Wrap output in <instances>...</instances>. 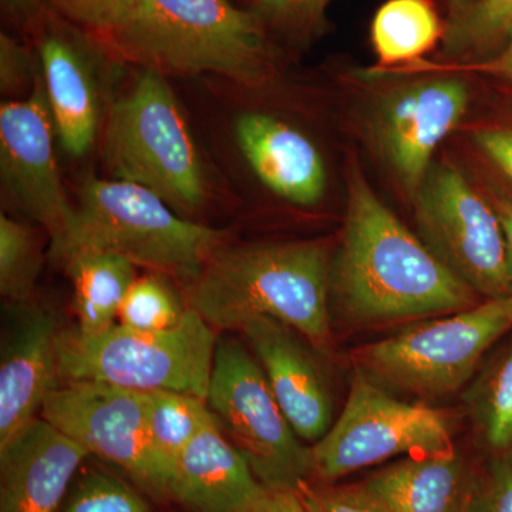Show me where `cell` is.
<instances>
[{
  "mask_svg": "<svg viewBox=\"0 0 512 512\" xmlns=\"http://www.w3.org/2000/svg\"><path fill=\"white\" fill-rule=\"evenodd\" d=\"M477 470L457 450L407 456L363 481L392 512H468Z\"/></svg>",
  "mask_w": 512,
  "mask_h": 512,
  "instance_id": "20",
  "label": "cell"
},
{
  "mask_svg": "<svg viewBox=\"0 0 512 512\" xmlns=\"http://www.w3.org/2000/svg\"><path fill=\"white\" fill-rule=\"evenodd\" d=\"M57 140L69 156L89 153L103 123L100 66L114 55L97 33L70 22L53 10L30 37Z\"/></svg>",
  "mask_w": 512,
  "mask_h": 512,
  "instance_id": "12",
  "label": "cell"
},
{
  "mask_svg": "<svg viewBox=\"0 0 512 512\" xmlns=\"http://www.w3.org/2000/svg\"><path fill=\"white\" fill-rule=\"evenodd\" d=\"M0 5L6 19L29 39L53 12L49 0H0Z\"/></svg>",
  "mask_w": 512,
  "mask_h": 512,
  "instance_id": "35",
  "label": "cell"
},
{
  "mask_svg": "<svg viewBox=\"0 0 512 512\" xmlns=\"http://www.w3.org/2000/svg\"><path fill=\"white\" fill-rule=\"evenodd\" d=\"M62 266L72 279L76 329L96 335L116 325L121 303L137 279V265L110 252H82Z\"/></svg>",
  "mask_w": 512,
  "mask_h": 512,
  "instance_id": "21",
  "label": "cell"
},
{
  "mask_svg": "<svg viewBox=\"0 0 512 512\" xmlns=\"http://www.w3.org/2000/svg\"><path fill=\"white\" fill-rule=\"evenodd\" d=\"M42 417L90 456L126 470L158 495H170L173 466L154 446L146 392L96 382H64L47 396Z\"/></svg>",
  "mask_w": 512,
  "mask_h": 512,
  "instance_id": "11",
  "label": "cell"
},
{
  "mask_svg": "<svg viewBox=\"0 0 512 512\" xmlns=\"http://www.w3.org/2000/svg\"><path fill=\"white\" fill-rule=\"evenodd\" d=\"M55 136L40 74L29 96L0 107V174L10 200L42 225L50 241L63 234L74 210L57 167Z\"/></svg>",
  "mask_w": 512,
  "mask_h": 512,
  "instance_id": "13",
  "label": "cell"
},
{
  "mask_svg": "<svg viewBox=\"0 0 512 512\" xmlns=\"http://www.w3.org/2000/svg\"><path fill=\"white\" fill-rule=\"evenodd\" d=\"M114 55L165 74H215L261 86L275 69L268 29L229 0H133L103 37Z\"/></svg>",
  "mask_w": 512,
  "mask_h": 512,
  "instance_id": "3",
  "label": "cell"
},
{
  "mask_svg": "<svg viewBox=\"0 0 512 512\" xmlns=\"http://www.w3.org/2000/svg\"><path fill=\"white\" fill-rule=\"evenodd\" d=\"M238 146L256 177L282 200L311 207L328 185L318 148L302 131L269 114L248 111L235 123Z\"/></svg>",
  "mask_w": 512,
  "mask_h": 512,
  "instance_id": "17",
  "label": "cell"
},
{
  "mask_svg": "<svg viewBox=\"0 0 512 512\" xmlns=\"http://www.w3.org/2000/svg\"><path fill=\"white\" fill-rule=\"evenodd\" d=\"M468 512H512V451L477 470Z\"/></svg>",
  "mask_w": 512,
  "mask_h": 512,
  "instance_id": "31",
  "label": "cell"
},
{
  "mask_svg": "<svg viewBox=\"0 0 512 512\" xmlns=\"http://www.w3.org/2000/svg\"><path fill=\"white\" fill-rule=\"evenodd\" d=\"M224 241V232L185 220L141 185L92 177L49 256L63 265L82 252H110L191 284Z\"/></svg>",
  "mask_w": 512,
  "mask_h": 512,
  "instance_id": "4",
  "label": "cell"
},
{
  "mask_svg": "<svg viewBox=\"0 0 512 512\" xmlns=\"http://www.w3.org/2000/svg\"><path fill=\"white\" fill-rule=\"evenodd\" d=\"M512 330V295L414 322L353 352L355 369L390 392L424 399L456 393L471 382L498 340Z\"/></svg>",
  "mask_w": 512,
  "mask_h": 512,
  "instance_id": "7",
  "label": "cell"
},
{
  "mask_svg": "<svg viewBox=\"0 0 512 512\" xmlns=\"http://www.w3.org/2000/svg\"><path fill=\"white\" fill-rule=\"evenodd\" d=\"M42 242L35 229L8 215L0 217V293L15 303L28 302L42 271Z\"/></svg>",
  "mask_w": 512,
  "mask_h": 512,
  "instance_id": "26",
  "label": "cell"
},
{
  "mask_svg": "<svg viewBox=\"0 0 512 512\" xmlns=\"http://www.w3.org/2000/svg\"><path fill=\"white\" fill-rule=\"evenodd\" d=\"M207 403L259 483L296 487L311 478V447L303 446L261 365L241 343L224 340L217 345Z\"/></svg>",
  "mask_w": 512,
  "mask_h": 512,
  "instance_id": "9",
  "label": "cell"
},
{
  "mask_svg": "<svg viewBox=\"0 0 512 512\" xmlns=\"http://www.w3.org/2000/svg\"><path fill=\"white\" fill-rule=\"evenodd\" d=\"M467 84L444 76L421 80L387 94L373 119L377 147L399 183L416 195L441 141L466 114Z\"/></svg>",
  "mask_w": 512,
  "mask_h": 512,
  "instance_id": "14",
  "label": "cell"
},
{
  "mask_svg": "<svg viewBox=\"0 0 512 512\" xmlns=\"http://www.w3.org/2000/svg\"><path fill=\"white\" fill-rule=\"evenodd\" d=\"M478 444L490 456L512 451V339L478 370L463 394Z\"/></svg>",
  "mask_w": 512,
  "mask_h": 512,
  "instance_id": "23",
  "label": "cell"
},
{
  "mask_svg": "<svg viewBox=\"0 0 512 512\" xmlns=\"http://www.w3.org/2000/svg\"><path fill=\"white\" fill-rule=\"evenodd\" d=\"M56 345L64 382L104 383L137 392L170 390L207 402L217 342L214 328L192 308L177 328L163 332L116 323L96 335L59 330Z\"/></svg>",
  "mask_w": 512,
  "mask_h": 512,
  "instance_id": "5",
  "label": "cell"
},
{
  "mask_svg": "<svg viewBox=\"0 0 512 512\" xmlns=\"http://www.w3.org/2000/svg\"><path fill=\"white\" fill-rule=\"evenodd\" d=\"M49 3L63 18L106 37L126 16L133 0H49Z\"/></svg>",
  "mask_w": 512,
  "mask_h": 512,
  "instance_id": "33",
  "label": "cell"
},
{
  "mask_svg": "<svg viewBox=\"0 0 512 512\" xmlns=\"http://www.w3.org/2000/svg\"><path fill=\"white\" fill-rule=\"evenodd\" d=\"M56 320L45 309L22 316L2 350L0 362V446L36 419L57 387Z\"/></svg>",
  "mask_w": 512,
  "mask_h": 512,
  "instance_id": "18",
  "label": "cell"
},
{
  "mask_svg": "<svg viewBox=\"0 0 512 512\" xmlns=\"http://www.w3.org/2000/svg\"><path fill=\"white\" fill-rule=\"evenodd\" d=\"M311 512H392L365 484H323L302 480L296 485Z\"/></svg>",
  "mask_w": 512,
  "mask_h": 512,
  "instance_id": "30",
  "label": "cell"
},
{
  "mask_svg": "<svg viewBox=\"0 0 512 512\" xmlns=\"http://www.w3.org/2000/svg\"><path fill=\"white\" fill-rule=\"evenodd\" d=\"M453 3V9L463 8V6L468 5V3L474 2V0H450Z\"/></svg>",
  "mask_w": 512,
  "mask_h": 512,
  "instance_id": "39",
  "label": "cell"
},
{
  "mask_svg": "<svg viewBox=\"0 0 512 512\" xmlns=\"http://www.w3.org/2000/svg\"><path fill=\"white\" fill-rule=\"evenodd\" d=\"M473 136L478 148L512 181V130L488 128Z\"/></svg>",
  "mask_w": 512,
  "mask_h": 512,
  "instance_id": "36",
  "label": "cell"
},
{
  "mask_svg": "<svg viewBox=\"0 0 512 512\" xmlns=\"http://www.w3.org/2000/svg\"><path fill=\"white\" fill-rule=\"evenodd\" d=\"M444 33L446 25L430 0H387L372 22L377 72L416 62L443 40Z\"/></svg>",
  "mask_w": 512,
  "mask_h": 512,
  "instance_id": "22",
  "label": "cell"
},
{
  "mask_svg": "<svg viewBox=\"0 0 512 512\" xmlns=\"http://www.w3.org/2000/svg\"><path fill=\"white\" fill-rule=\"evenodd\" d=\"M512 25V0H474L453 9L443 37L448 56L484 53L505 42Z\"/></svg>",
  "mask_w": 512,
  "mask_h": 512,
  "instance_id": "25",
  "label": "cell"
},
{
  "mask_svg": "<svg viewBox=\"0 0 512 512\" xmlns=\"http://www.w3.org/2000/svg\"><path fill=\"white\" fill-rule=\"evenodd\" d=\"M104 161L114 180L141 185L171 208L200 210L207 180L183 113L163 73L143 69L114 101L103 131Z\"/></svg>",
  "mask_w": 512,
  "mask_h": 512,
  "instance_id": "6",
  "label": "cell"
},
{
  "mask_svg": "<svg viewBox=\"0 0 512 512\" xmlns=\"http://www.w3.org/2000/svg\"><path fill=\"white\" fill-rule=\"evenodd\" d=\"M188 309L161 274L137 276L121 303L120 325L146 332H163L177 328Z\"/></svg>",
  "mask_w": 512,
  "mask_h": 512,
  "instance_id": "27",
  "label": "cell"
},
{
  "mask_svg": "<svg viewBox=\"0 0 512 512\" xmlns=\"http://www.w3.org/2000/svg\"><path fill=\"white\" fill-rule=\"evenodd\" d=\"M332 261L325 239L224 245L191 282L190 308L214 329L279 320L325 353L333 343Z\"/></svg>",
  "mask_w": 512,
  "mask_h": 512,
  "instance_id": "2",
  "label": "cell"
},
{
  "mask_svg": "<svg viewBox=\"0 0 512 512\" xmlns=\"http://www.w3.org/2000/svg\"><path fill=\"white\" fill-rule=\"evenodd\" d=\"M413 72L440 73H483L512 80V25L505 37V46L497 56L474 63L447 64V66H427L412 69Z\"/></svg>",
  "mask_w": 512,
  "mask_h": 512,
  "instance_id": "34",
  "label": "cell"
},
{
  "mask_svg": "<svg viewBox=\"0 0 512 512\" xmlns=\"http://www.w3.org/2000/svg\"><path fill=\"white\" fill-rule=\"evenodd\" d=\"M205 403L191 394L170 390L146 392L147 424L151 439L173 470L175 461L190 441L217 421Z\"/></svg>",
  "mask_w": 512,
  "mask_h": 512,
  "instance_id": "24",
  "label": "cell"
},
{
  "mask_svg": "<svg viewBox=\"0 0 512 512\" xmlns=\"http://www.w3.org/2000/svg\"><path fill=\"white\" fill-rule=\"evenodd\" d=\"M480 302L377 197L362 171L350 168L345 228L330 271L332 320L365 328L450 315Z\"/></svg>",
  "mask_w": 512,
  "mask_h": 512,
  "instance_id": "1",
  "label": "cell"
},
{
  "mask_svg": "<svg viewBox=\"0 0 512 512\" xmlns=\"http://www.w3.org/2000/svg\"><path fill=\"white\" fill-rule=\"evenodd\" d=\"M261 490L247 460L215 421L175 461L170 495L197 512H242Z\"/></svg>",
  "mask_w": 512,
  "mask_h": 512,
  "instance_id": "19",
  "label": "cell"
},
{
  "mask_svg": "<svg viewBox=\"0 0 512 512\" xmlns=\"http://www.w3.org/2000/svg\"><path fill=\"white\" fill-rule=\"evenodd\" d=\"M36 50L9 33H0V89L9 97L29 96L40 76Z\"/></svg>",
  "mask_w": 512,
  "mask_h": 512,
  "instance_id": "32",
  "label": "cell"
},
{
  "mask_svg": "<svg viewBox=\"0 0 512 512\" xmlns=\"http://www.w3.org/2000/svg\"><path fill=\"white\" fill-rule=\"evenodd\" d=\"M242 512H311L296 487H266Z\"/></svg>",
  "mask_w": 512,
  "mask_h": 512,
  "instance_id": "37",
  "label": "cell"
},
{
  "mask_svg": "<svg viewBox=\"0 0 512 512\" xmlns=\"http://www.w3.org/2000/svg\"><path fill=\"white\" fill-rule=\"evenodd\" d=\"M64 512H150L126 481L109 471L90 470L77 483Z\"/></svg>",
  "mask_w": 512,
  "mask_h": 512,
  "instance_id": "28",
  "label": "cell"
},
{
  "mask_svg": "<svg viewBox=\"0 0 512 512\" xmlns=\"http://www.w3.org/2000/svg\"><path fill=\"white\" fill-rule=\"evenodd\" d=\"M332 0H252V12L266 29L289 39H315L326 29V10Z\"/></svg>",
  "mask_w": 512,
  "mask_h": 512,
  "instance_id": "29",
  "label": "cell"
},
{
  "mask_svg": "<svg viewBox=\"0 0 512 512\" xmlns=\"http://www.w3.org/2000/svg\"><path fill=\"white\" fill-rule=\"evenodd\" d=\"M241 330L292 429L309 443L322 439L333 424L332 393L302 336L271 318L251 320Z\"/></svg>",
  "mask_w": 512,
  "mask_h": 512,
  "instance_id": "15",
  "label": "cell"
},
{
  "mask_svg": "<svg viewBox=\"0 0 512 512\" xmlns=\"http://www.w3.org/2000/svg\"><path fill=\"white\" fill-rule=\"evenodd\" d=\"M493 205L503 227L508 274L512 286V198H497Z\"/></svg>",
  "mask_w": 512,
  "mask_h": 512,
  "instance_id": "38",
  "label": "cell"
},
{
  "mask_svg": "<svg viewBox=\"0 0 512 512\" xmlns=\"http://www.w3.org/2000/svg\"><path fill=\"white\" fill-rule=\"evenodd\" d=\"M90 453L45 419L0 446V512H56Z\"/></svg>",
  "mask_w": 512,
  "mask_h": 512,
  "instance_id": "16",
  "label": "cell"
},
{
  "mask_svg": "<svg viewBox=\"0 0 512 512\" xmlns=\"http://www.w3.org/2000/svg\"><path fill=\"white\" fill-rule=\"evenodd\" d=\"M413 201L419 237L441 264L485 299L512 295L497 211L457 168L431 165Z\"/></svg>",
  "mask_w": 512,
  "mask_h": 512,
  "instance_id": "10",
  "label": "cell"
},
{
  "mask_svg": "<svg viewBox=\"0 0 512 512\" xmlns=\"http://www.w3.org/2000/svg\"><path fill=\"white\" fill-rule=\"evenodd\" d=\"M456 450L447 413L404 402L355 369L345 407L328 433L311 447L309 480L340 478L397 456H436Z\"/></svg>",
  "mask_w": 512,
  "mask_h": 512,
  "instance_id": "8",
  "label": "cell"
}]
</instances>
